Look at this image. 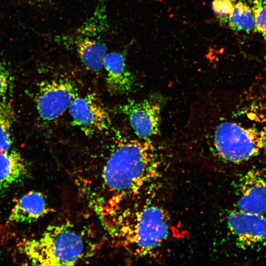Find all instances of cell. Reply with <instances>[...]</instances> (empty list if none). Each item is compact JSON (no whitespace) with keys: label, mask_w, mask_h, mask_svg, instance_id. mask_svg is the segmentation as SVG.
Returning <instances> with one entry per match:
<instances>
[{"label":"cell","mask_w":266,"mask_h":266,"mask_svg":"<svg viewBox=\"0 0 266 266\" xmlns=\"http://www.w3.org/2000/svg\"><path fill=\"white\" fill-rule=\"evenodd\" d=\"M227 223L241 247L254 246L266 240V218L262 215L237 209L229 213Z\"/></svg>","instance_id":"8"},{"label":"cell","mask_w":266,"mask_h":266,"mask_svg":"<svg viewBox=\"0 0 266 266\" xmlns=\"http://www.w3.org/2000/svg\"><path fill=\"white\" fill-rule=\"evenodd\" d=\"M214 145L224 160L239 163L256 156L265 144L257 133L232 122L220 124L214 134Z\"/></svg>","instance_id":"4"},{"label":"cell","mask_w":266,"mask_h":266,"mask_svg":"<svg viewBox=\"0 0 266 266\" xmlns=\"http://www.w3.org/2000/svg\"><path fill=\"white\" fill-rule=\"evenodd\" d=\"M68 110L73 125L87 135L106 132L110 128L109 114L95 94L77 97Z\"/></svg>","instance_id":"6"},{"label":"cell","mask_w":266,"mask_h":266,"mask_svg":"<svg viewBox=\"0 0 266 266\" xmlns=\"http://www.w3.org/2000/svg\"><path fill=\"white\" fill-rule=\"evenodd\" d=\"M103 67L106 71V87L109 93L123 94L131 90L134 79L122 53L114 51L106 54Z\"/></svg>","instance_id":"10"},{"label":"cell","mask_w":266,"mask_h":266,"mask_svg":"<svg viewBox=\"0 0 266 266\" xmlns=\"http://www.w3.org/2000/svg\"><path fill=\"white\" fill-rule=\"evenodd\" d=\"M134 133L140 139H149L159 132L160 107L150 100H129L121 107Z\"/></svg>","instance_id":"7"},{"label":"cell","mask_w":266,"mask_h":266,"mask_svg":"<svg viewBox=\"0 0 266 266\" xmlns=\"http://www.w3.org/2000/svg\"><path fill=\"white\" fill-rule=\"evenodd\" d=\"M251 8L254 17V30L266 40V6L260 0H253Z\"/></svg>","instance_id":"17"},{"label":"cell","mask_w":266,"mask_h":266,"mask_svg":"<svg viewBox=\"0 0 266 266\" xmlns=\"http://www.w3.org/2000/svg\"><path fill=\"white\" fill-rule=\"evenodd\" d=\"M100 218L117 246L134 257L149 255L169 234L167 213L152 203H137L133 199Z\"/></svg>","instance_id":"2"},{"label":"cell","mask_w":266,"mask_h":266,"mask_svg":"<svg viewBox=\"0 0 266 266\" xmlns=\"http://www.w3.org/2000/svg\"><path fill=\"white\" fill-rule=\"evenodd\" d=\"M236 1V0H213L212 2L213 13L221 25L228 22Z\"/></svg>","instance_id":"16"},{"label":"cell","mask_w":266,"mask_h":266,"mask_svg":"<svg viewBox=\"0 0 266 266\" xmlns=\"http://www.w3.org/2000/svg\"><path fill=\"white\" fill-rule=\"evenodd\" d=\"M10 75L7 68L0 62V98L6 95L9 86Z\"/></svg>","instance_id":"18"},{"label":"cell","mask_w":266,"mask_h":266,"mask_svg":"<svg viewBox=\"0 0 266 266\" xmlns=\"http://www.w3.org/2000/svg\"><path fill=\"white\" fill-rule=\"evenodd\" d=\"M15 120V113L11 104L0 101V152L9 150L12 144L11 128Z\"/></svg>","instance_id":"15"},{"label":"cell","mask_w":266,"mask_h":266,"mask_svg":"<svg viewBox=\"0 0 266 266\" xmlns=\"http://www.w3.org/2000/svg\"><path fill=\"white\" fill-rule=\"evenodd\" d=\"M94 246L83 231L65 222L48 226L36 237L22 239L17 250L31 265L72 266L90 258Z\"/></svg>","instance_id":"3"},{"label":"cell","mask_w":266,"mask_h":266,"mask_svg":"<svg viewBox=\"0 0 266 266\" xmlns=\"http://www.w3.org/2000/svg\"><path fill=\"white\" fill-rule=\"evenodd\" d=\"M27 166L21 154L15 149L0 152V190H4L19 181L27 172Z\"/></svg>","instance_id":"12"},{"label":"cell","mask_w":266,"mask_h":266,"mask_svg":"<svg viewBox=\"0 0 266 266\" xmlns=\"http://www.w3.org/2000/svg\"><path fill=\"white\" fill-rule=\"evenodd\" d=\"M228 22L232 30L249 33L255 26L252 8L246 2L239 0L235 3Z\"/></svg>","instance_id":"14"},{"label":"cell","mask_w":266,"mask_h":266,"mask_svg":"<svg viewBox=\"0 0 266 266\" xmlns=\"http://www.w3.org/2000/svg\"><path fill=\"white\" fill-rule=\"evenodd\" d=\"M266 6V0H260Z\"/></svg>","instance_id":"19"},{"label":"cell","mask_w":266,"mask_h":266,"mask_svg":"<svg viewBox=\"0 0 266 266\" xmlns=\"http://www.w3.org/2000/svg\"><path fill=\"white\" fill-rule=\"evenodd\" d=\"M50 210L44 195L31 191L18 200L10 211L8 220L15 223H31Z\"/></svg>","instance_id":"11"},{"label":"cell","mask_w":266,"mask_h":266,"mask_svg":"<svg viewBox=\"0 0 266 266\" xmlns=\"http://www.w3.org/2000/svg\"><path fill=\"white\" fill-rule=\"evenodd\" d=\"M77 97V89L71 81L54 79L42 83L36 97L38 114L43 121H52L61 116Z\"/></svg>","instance_id":"5"},{"label":"cell","mask_w":266,"mask_h":266,"mask_svg":"<svg viewBox=\"0 0 266 266\" xmlns=\"http://www.w3.org/2000/svg\"><path fill=\"white\" fill-rule=\"evenodd\" d=\"M77 53L85 67L92 72H98L103 67L107 46L100 41L89 37L79 36L75 40Z\"/></svg>","instance_id":"13"},{"label":"cell","mask_w":266,"mask_h":266,"mask_svg":"<svg viewBox=\"0 0 266 266\" xmlns=\"http://www.w3.org/2000/svg\"><path fill=\"white\" fill-rule=\"evenodd\" d=\"M159 174V157L149 139L123 136L114 141L99 168L76 180L101 217L140 196Z\"/></svg>","instance_id":"1"},{"label":"cell","mask_w":266,"mask_h":266,"mask_svg":"<svg viewBox=\"0 0 266 266\" xmlns=\"http://www.w3.org/2000/svg\"><path fill=\"white\" fill-rule=\"evenodd\" d=\"M237 209L263 215L266 212V181L254 171L248 172L242 179Z\"/></svg>","instance_id":"9"}]
</instances>
